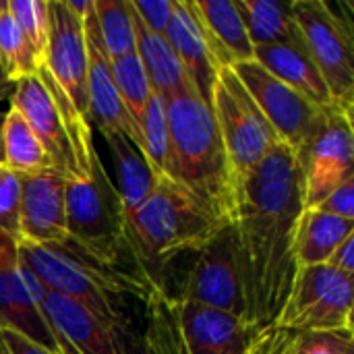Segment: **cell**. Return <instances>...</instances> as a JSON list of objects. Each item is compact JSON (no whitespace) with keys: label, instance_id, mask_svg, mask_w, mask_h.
<instances>
[{"label":"cell","instance_id":"9a60e30c","mask_svg":"<svg viewBox=\"0 0 354 354\" xmlns=\"http://www.w3.org/2000/svg\"><path fill=\"white\" fill-rule=\"evenodd\" d=\"M0 330L15 332L50 354H62L52 328L27 286L19 245L6 234H0Z\"/></svg>","mask_w":354,"mask_h":354},{"label":"cell","instance_id":"7a4b0ae2","mask_svg":"<svg viewBox=\"0 0 354 354\" xmlns=\"http://www.w3.org/2000/svg\"><path fill=\"white\" fill-rule=\"evenodd\" d=\"M19 259L46 290L77 301L114 332L131 322L129 303L147 301L162 286L127 268L110 266L71 239L54 245L17 243Z\"/></svg>","mask_w":354,"mask_h":354},{"label":"cell","instance_id":"484cf974","mask_svg":"<svg viewBox=\"0 0 354 354\" xmlns=\"http://www.w3.org/2000/svg\"><path fill=\"white\" fill-rule=\"evenodd\" d=\"M2 156L4 168L15 174H33L52 170L48 151L19 110L8 106L2 122Z\"/></svg>","mask_w":354,"mask_h":354},{"label":"cell","instance_id":"d6986e66","mask_svg":"<svg viewBox=\"0 0 354 354\" xmlns=\"http://www.w3.org/2000/svg\"><path fill=\"white\" fill-rule=\"evenodd\" d=\"M166 37L180 58L195 91L203 102L212 104V89L218 77L201 19L193 6V0H174V12L166 29Z\"/></svg>","mask_w":354,"mask_h":354},{"label":"cell","instance_id":"836d02e7","mask_svg":"<svg viewBox=\"0 0 354 354\" xmlns=\"http://www.w3.org/2000/svg\"><path fill=\"white\" fill-rule=\"evenodd\" d=\"M131 6L149 31L166 35L174 12V0H131Z\"/></svg>","mask_w":354,"mask_h":354},{"label":"cell","instance_id":"3957f363","mask_svg":"<svg viewBox=\"0 0 354 354\" xmlns=\"http://www.w3.org/2000/svg\"><path fill=\"white\" fill-rule=\"evenodd\" d=\"M166 102L172 145V180L185 187L224 226L239 214L241 180L228 160L212 106L195 89Z\"/></svg>","mask_w":354,"mask_h":354},{"label":"cell","instance_id":"ab89813d","mask_svg":"<svg viewBox=\"0 0 354 354\" xmlns=\"http://www.w3.org/2000/svg\"><path fill=\"white\" fill-rule=\"evenodd\" d=\"M12 87H15V83H10V81L6 79V75L2 73V68H0V102H2V100H10Z\"/></svg>","mask_w":354,"mask_h":354},{"label":"cell","instance_id":"7402d4cb","mask_svg":"<svg viewBox=\"0 0 354 354\" xmlns=\"http://www.w3.org/2000/svg\"><path fill=\"white\" fill-rule=\"evenodd\" d=\"M255 60L278 81L286 83L309 102L332 108L330 89L315 66L313 58L309 56L307 48L297 46H255Z\"/></svg>","mask_w":354,"mask_h":354},{"label":"cell","instance_id":"4fadbf2b","mask_svg":"<svg viewBox=\"0 0 354 354\" xmlns=\"http://www.w3.org/2000/svg\"><path fill=\"white\" fill-rule=\"evenodd\" d=\"M180 299L245 319L243 278L232 226L224 228L195 253V263L187 276Z\"/></svg>","mask_w":354,"mask_h":354},{"label":"cell","instance_id":"ee69618b","mask_svg":"<svg viewBox=\"0 0 354 354\" xmlns=\"http://www.w3.org/2000/svg\"><path fill=\"white\" fill-rule=\"evenodd\" d=\"M0 354H8V351H6L4 344H2V340H0Z\"/></svg>","mask_w":354,"mask_h":354},{"label":"cell","instance_id":"e575fe53","mask_svg":"<svg viewBox=\"0 0 354 354\" xmlns=\"http://www.w3.org/2000/svg\"><path fill=\"white\" fill-rule=\"evenodd\" d=\"M297 354H353V338L338 334H301Z\"/></svg>","mask_w":354,"mask_h":354},{"label":"cell","instance_id":"7c38bea8","mask_svg":"<svg viewBox=\"0 0 354 354\" xmlns=\"http://www.w3.org/2000/svg\"><path fill=\"white\" fill-rule=\"evenodd\" d=\"M297 158L303 174V205L309 212L354 178L353 112L332 106L313 141Z\"/></svg>","mask_w":354,"mask_h":354},{"label":"cell","instance_id":"d4e9b609","mask_svg":"<svg viewBox=\"0 0 354 354\" xmlns=\"http://www.w3.org/2000/svg\"><path fill=\"white\" fill-rule=\"evenodd\" d=\"M354 236V222L328 216L315 209L303 212L299 239H297V266H324L334 251Z\"/></svg>","mask_w":354,"mask_h":354},{"label":"cell","instance_id":"8992f818","mask_svg":"<svg viewBox=\"0 0 354 354\" xmlns=\"http://www.w3.org/2000/svg\"><path fill=\"white\" fill-rule=\"evenodd\" d=\"M145 311L141 338L151 354H228L257 332L243 317L172 297L166 288L153 292Z\"/></svg>","mask_w":354,"mask_h":354},{"label":"cell","instance_id":"f6af8a7d","mask_svg":"<svg viewBox=\"0 0 354 354\" xmlns=\"http://www.w3.org/2000/svg\"><path fill=\"white\" fill-rule=\"evenodd\" d=\"M4 170H6V168H2V166H0V178H2V174H4Z\"/></svg>","mask_w":354,"mask_h":354},{"label":"cell","instance_id":"8d00e7d4","mask_svg":"<svg viewBox=\"0 0 354 354\" xmlns=\"http://www.w3.org/2000/svg\"><path fill=\"white\" fill-rule=\"evenodd\" d=\"M116 338H118V344H120V351L122 354H151L149 348L145 346L141 334L137 332V328L133 326V319L127 322L124 326H120L116 330Z\"/></svg>","mask_w":354,"mask_h":354},{"label":"cell","instance_id":"ba28073f","mask_svg":"<svg viewBox=\"0 0 354 354\" xmlns=\"http://www.w3.org/2000/svg\"><path fill=\"white\" fill-rule=\"evenodd\" d=\"M292 15L309 56L319 68L336 108L353 112L354 19L348 2L292 0Z\"/></svg>","mask_w":354,"mask_h":354},{"label":"cell","instance_id":"74e56055","mask_svg":"<svg viewBox=\"0 0 354 354\" xmlns=\"http://www.w3.org/2000/svg\"><path fill=\"white\" fill-rule=\"evenodd\" d=\"M326 266H330V268H334V270H338V272H342L346 276H354V236L346 239L334 251V255L328 259Z\"/></svg>","mask_w":354,"mask_h":354},{"label":"cell","instance_id":"4dcf8cb0","mask_svg":"<svg viewBox=\"0 0 354 354\" xmlns=\"http://www.w3.org/2000/svg\"><path fill=\"white\" fill-rule=\"evenodd\" d=\"M19 31L31 44L39 60H44L50 35V8L48 0H8L6 6Z\"/></svg>","mask_w":354,"mask_h":354},{"label":"cell","instance_id":"cb8c5ba5","mask_svg":"<svg viewBox=\"0 0 354 354\" xmlns=\"http://www.w3.org/2000/svg\"><path fill=\"white\" fill-rule=\"evenodd\" d=\"M112 156L116 172V191L122 201L124 218L129 220L153 193L158 178L149 170L141 151L120 133H102Z\"/></svg>","mask_w":354,"mask_h":354},{"label":"cell","instance_id":"5b68a950","mask_svg":"<svg viewBox=\"0 0 354 354\" xmlns=\"http://www.w3.org/2000/svg\"><path fill=\"white\" fill-rule=\"evenodd\" d=\"M10 106L23 114L41 141L52 170L66 180L79 178L100 156L93 145L89 120L77 112L44 66H39L37 75L15 83Z\"/></svg>","mask_w":354,"mask_h":354},{"label":"cell","instance_id":"1f68e13d","mask_svg":"<svg viewBox=\"0 0 354 354\" xmlns=\"http://www.w3.org/2000/svg\"><path fill=\"white\" fill-rule=\"evenodd\" d=\"M21 232V183L19 174L4 170L0 178V234L19 243Z\"/></svg>","mask_w":354,"mask_h":354},{"label":"cell","instance_id":"b9f144b4","mask_svg":"<svg viewBox=\"0 0 354 354\" xmlns=\"http://www.w3.org/2000/svg\"><path fill=\"white\" fill-rule=\"evenodd\" d=\"M251 338H253V336H251ZM249 346H251V340H249L247 344H243V346L234 348L232 353H228V354H249Z\"/></svg>","mask_w":354,"mask_h":354},{"label":"cell","instance_id":"60d3db41","mask_svg":"<svg viewBox=\"0 0 354 354\" xmlns=\"http://www.w3.org/2000/svg\"><path fill=\"white\" fill-rule=\"evenodd\" d=\"M2 122H4V112H0V166L4 168V156H2Z\"/></svg>","mask_w":354,"mask_h":354},{"label":"cell","instance_id":"6da1fadb","mask_svg":"<svg viewBox=\"0 0 354 354\" xmlns=\"http://www.w3.org/2000/svg\"><path fill=\"white\" fill-rule=\"evenodd\" d=\"M301 164L280 143L241 180L232 224L243 278L245 319L261 330L276 326L297 276V239L303 218Z\"/></svg>","mask_w":354,"mask_h":354},{"label":"cell","instance_id":"8fae6325","mask_svg":"<svg viewBox=\"0 0 354 354\" xmlns=\"http://www.w3.org/2000/svg\"><path fill=\"white\" fill-rule=\"evenodd\" d=\"M230 68L274 127L280 141L301 156L322 129L330 108L309 102L305 95L270 75L257 60L236 62Z\"/></svg>","mask_w":354,"mask_h":354},{"label":"cell","instance_id":"2e32d148","mask_svg":"<svg viewBox=\"0 0 354 354\" xmlns=\"http://www.w3.org/2000/svg\"><path fill=\"white\" fill-rule=\"evenodd\" d=\"M83 35L87 52V104H89V122L97 127L100 133H120L137 149L141 147L139 127L133 122L124 104L118 97L112 79V60L104 48L95 8L83 17Z\"/></svg>","mask_w":354,"mask_h":354},{"label":"cell","instance_id":"e0dca14e","mask_svg":"<svg viewBox=\"0 0 354 354\" xmlns=\"http://www.w3.org/2000/svg\"><path fill=\"white\" fill-rule=\"evenodd\" d=\"M21 183V232L19 243L54 245L68 239L66 232V178L56 170L19 174Z\"/></svg>","mask_w":354,"mask_h":354},{"label":"cell","instance_id":"277c9868","mask_svg":"<svg viewBox=\"0 0 354 354\" xmlns=\"http://www.w3.org/2000/svg\"><path fill=\"white\" fill-rule=\"evenodd\" d=\"M224 228L228 226L185 187L172 178H160L147 201L127 220V241L137 266L158 282V268L178 255L201 251Z\"/></svg>","mask_w":354,"mask_h":354},{"label":"cell","instance_id":"30bf717a","mask_svg":"<svg viewBox=\"0 0 354 354\" xmlns=\"http://www.w3.org/2000/svg\"><path fill=\"white\" fill-rule=\"evenodd\" d=\"M209 106L232 170L243 180L282 141L232 68L218 71Z\"/></svg>","mask_w":354,"mask_h":354},{"label":"cell","instance_id":"44dd1931","mask_svg":"<svg viewBox=\"0 0 354 354\" xmlns=\"http://www.w3.org/2000/svg\"><path fill=\"white\" fill-rule=\"evenodd\" d=\"M133 29H135V54L143 64V71L147 75L153 93L162 95L164 100H170L187 89H195L168 37L149 31L139 21L135 10H133Z\"/></svg>","mask_w":354,"mask_h":354},{"label":"cell","instance_id":"5bb4252c","mask_svg":"<svg viewBox=\"0 0 354 354\" xmlns=\"http://www.w3.org/2000/svg\"><path fill=\"white\" fill-rule=\"evenodd\" d=\"M50 35L41 66L64 91L81 116L89 120L87 104V52L83 19L77 17L64 0L48 2Z\"/></svg>","mask_w":354,"mask_h":354},{"label":"cell","instance_id":"9c48e42d","mask_svg":"<svg viewBox=\"0 0 354 354\" xmlns=\"http://www.w3.org/2000/svg\"><path fill=\"white\" fill-rule=\"evenodd\" d=\"M354 276L330 266L299 268L276 326L297 334L353 338Z\"/></svg>","mask_w":354,"mask_h":354},{"label":"cell","instance_id":"f1b7e54d","mask_svg":"<svg viewBox=\"0 0 354 354\" xmlns=\"http://www.w3.org/2000/svg\"><path fill=\"white\" fill-rule=\"evenodd\" d=\"M41 60L33 52L31 44L15 25L8 10L0 15V68L10 83L37 75Z\"/></svg>","mask_w":354,"mask_h":354},{"label":"cell","instance_id":"f35d334b","mask_svg":"<svg viewBox=\"0 0 354 354\" xmlns=\"http://www.w3.org/2000/svg\"><path fill=\"white\" fill-rule=\"evenodd\" d=\"M0 340L4 344V348L8 351V354H50L48 351L31 344L29 340L21 338L19 334L15 332H6V330H0Z\"/></svg>","mask_w":354,"mask_h":354},{"label":"cell","instance_id":"52a82bcc","mask_svg":"<svg viewBox=\"0 0 354 354\" xmlns=\"http://www.w3.org/2000/svg\"><path fill=\"white\" fill-rule=\"evenodd\" d=\"M66 232L97 259L147 276L131 253L122 201L100 156L79 178L66 180Z\"/></svg>","mask_w":354,"mask_h":354},{"label":"cell","instance_id":"603a6c76","mask_svg":"<svg viewBox=\"0 0 354 354\" xmlns=\"http://www.w3.org/2000/svg\"><path fill=\"white\" fill-rule=\"evenodd\" d=\"M253 46H297L307 48L292 15V0H236Z\"/></svg>","mask_w":354,"mask_h":354},{"label":"cell","instance_id":"f546056e","mask_svg":"<svg viewBox=\"0 0 354 354\" xmlns=\"http://www.w3.org/2000/svg\"><path fill=\"white\" fill-rule=\"evenodd\" d=\"M112 79H114V87L118 91L120 102L124 104L133 122L139 127L143 110L151 95V87H149V81H147V75L143 71L139 56L133 52V54L114 58L112 60Z\"/></svg>","mask_w":354,"mask_h":354},{"label":"cell","instance_id":"4316f807","mask_svg":"<svg viewBox=\"0 0 354 354\" xmlns=\"http://www.w3.org/2000/svg\"><path fill=\"white\" fill-rule=\"evenodd\" d=\"M141 156L145 158L149 170L153 176L160 178H172V145H170V131H168V118H166V102L162 95L153 93L147 100V106L143 110L141 122Z\"/></svg>","mask_w":354,"mask_h":354},{"label":"cell","instance_id":"83f0119b","mask_svg":"<svg viewBox=\"0 0 354 354\" xmlns=\"http://www.w3.org/2000/svg\"><path fill=\"white\" fill-rule=\"evenodd\" d=\"M97 29L110 60L135 52L131 0H93Z\"/></svg>","mask_w":354,"mask_h":354},{"label":"cell","instance_id":"d6a6232c","mask_svg":"<svg viewBox=\"0 0 354 354\" xmlns=\"http://www.w3.org/2000/svg\"><path fill=\"white\" fill-rule=\"evenodd\" d=\"M301 334L282 326L261 328L253 334L249 354H297Z\"/></svg>","mask_w":354,"mask_h":354},{"label":"cell","instance_id":"ffe728a7","mask_svg":"<svg viewBox=\"0 0 354 354\" xmlns=\"http://www.w3.org/2000/svg\"><path fill=\"white\" fill-rule=\"evenodd\" d=\"M193 6L201 19L218 71L255 60V46L234 0H193Z\"/></svg>","mask_w":354,"mask_h":354},{"label":"cell","instance_id":"7bdbcfd3","mask_svg":"<svg viewBox=\"0 0 354 354\" xmlns=\"http://www.w3.org/2000/svg\"><path fill=\"white\" fill-rule=\"evenodd\" d=\"M6 6H8V0H0V15L6 12Z\"/></svg>","mask_w":354,"mask_h":354},{"label":"cell","instance_id":"ac0fdd59","mask_svg":"<svg viewBox=\"0 0 354 354\" xmlns=\"http://www.w3.org/2000/svg\"><path fill=\"white\" fill-rule=\"evenodd\" d=\"M39 309L62 354H122L116 332L77 301L44 288Z\"/></svg>","mask_w":354,"mask_h":354},{"label":"cell","instance_id":"d590c367","mask_svg":"<svg viewBox=\"0 0 354 354\" xmlns=\"http://www.w3.org/2000/svg\"><path fill=\"white\" fill-rule=\"evenodd\" d=\"M313 209L322 212V214H328V216H336V218L354 222V178L353 180H346L344 185H340L336 191H332Z\"/></svg>","mask_w":354,"mask_h":354}]
</instances>
